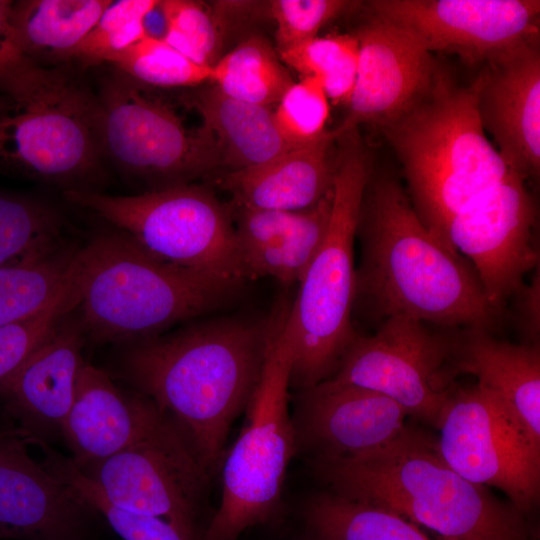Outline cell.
Instances as JSON below:
<instances>
[{
  "label": "cell",
  "mask_w": 540,
  "mask_h": 540,
  "mask_svg": "<svg viewBox=\"0 0 540 540\" xmlns=\"http://www.w3.org/2000/svg\"><path fill=\"white\" fill-rule=\"evenodd\" d=\"M268 330L269 316L197 321L130 343L122 355L123 377L181 427L210 477L259 383Z\"/></svg>",
  "instance_id": "6da1fadb"
},
{
  "label": "cell",
  "mask_w": 540,
  "mask_h": 540,
  "mask_svg": "<svg viewBox=\"0 0 540 540\" xmlns=\"http://www.w3.org/2000/svg\"><path fill=\"white\" fill-rule=\"evenodd\" d=\"M79 470L113 505L161 518L183 540H201L203 502L211 477L169 415L146 437Z\"/></svg>",
  "instance_id": "7c38bea8"
},
{
  "label": "cell",
  "mask_w": 540,
  "mask_h": 540,
  "mask_svg": "<svg viewBox=\"0 0 540 540\" xmlns=\"http://www.w3.org/2000/svg\"><path fill=\"white\" fill-rule=\"evenodd\" d=\"M211 82L235 99L266 107L277 104L294 83L277 51L258 35L217 60Z\"/></svg>",
  "instance_id": "f1b7e54d"
},
{
  "label": "cell",
  "mask_w": 540,
  "mask_h": 540,
  "mask_svg": "<svg viewBox=\"0 0 540 540\" xmlns=\"http://www.w3.org/2000/svg\"><path fill=\"white\" fill-rule=\"evenodd\" d=\"M78 247L0 267V327L41 312L72 283Z\"/></svg>",
  "instance_id": "83f0119b"
},
{
  "label": "cell",
  "mask_w": 540,
  "mask_h": 540,
  "mask_svg": "<svg viewBox=\"0 0 540 540\" xmlns=\"http://www.w3.org/2000/svg\"><path fill=\"white\" fill-rule=\"evenodd\" d=\"M157 0L112 1L95 26L80 41L70 59L83 63L108 62L111 57L147 35L145 20Z\"/></svg>",
  "instance_id": "836d02e7"
},
{
  "label": "cell",
  "mask_w": 540,
  "mask_h": 540,
  "mask_svg": "<svg viewBox=\"0 0 540 540\" xmlns=\"http://www.w3.org/2000/svg\"><path fill=\"white\" fill-rule=\"evenodd\" d=\"M0 428H1V426H0Z\"/></svg>",
  "instance_id": "60d3db41"
},
{
  "label": "cell",
  "mask_w": 540,
  "mask_h": 540,
  "mask_svg": "<svg viewBox=\"0 0 540 540\" xmlns=\"http://www.w3.org/2000/svg\"><path fill=\"white\" fill-rule=\"evenodd\" d=\"M524 180L512 171L455 213L444 232L446 246L472 262L496 314L539 263L535 205Z\"/></svg>",
  "instance_id": "5bb4252c"
},
{
  "label": "cell",
  "mask_w": 540,
  "mask_h": 540,
  "mask_svg": "<svg viewBox=\"0 0 540 540\" xmlns=\"http://www.w3.org/2000/svg\"><path fill=\"white\" fill-rule=\"evenodd\" d=\"M85 341L72 311L19 368L0 382V402L27 443L49 444L62 437L78 374L85 363Z\"/></svg>",
  "instance_id": "d6986e66"
},
{
  "label": "cell",
  "mask_w": 540,
  "mask_h": 540,
  "mask_svg": "<svg viewBox=\"0 0 540 540\" xmlns=\"http://www.w3.org/2000/svg\"><path fill=\"white\" fill-rule=\"evenodd\" d=\"M534 38L484 62L473 81L481 125L523 178L540 169V53Z\"/></svg>",
  "instance_id": "ac0fdd59"
},
{
  "label": "cell",
  "mask_w": 540,
  "mask_h": 540,
  "mask_svg": "<svg viewBox=\"0 0 540 540\" xmlns=\"http://www.w3.org/2000/svg\"><path fill=\"white\" fill-rule=\"evenodd\" d=\"M147 86L169 89L211 81V68L194 63L163 39L146 35L108 61Z\"/></svg>",
  "instance_id": "d6a6232c"
},
{
  "label": "cell",
  "mask_w": 540,
  "mask_h": 540,
  "mask_svg": "<svg viewBox=\"0 0 540 540\" xmlns=\"http://www.w3.org/2000/svg\"><path fill=\"white\" fill-rule=\"evenodd\" d=\"M38 446L45 454L42 466L92 506L123 540H183L167 521L113 505L69 457L61 455L48 444Z\"/></svg>",
  "instance_id": "1f68e13d"
},
{
  "label": "cell",
  "mask_w": 540,
  "mask_h": 540,
  "mask_svg": "<svg viewBox=\"0 0 540 540\" xmlns=\"http://www.w3.org/2000/svg\"><path fill=\"white\" fill-rule=\"evenodd\" d=\"M11 423L0 428V540H93L101 515L36 463Z\"/></svg>",
  "instance_id": "e0dca14e"
},
{
  "label": "cell",
  "mask_w": 540,
  "mask_h": 540,
  "mask_svg": "<svg viewBox=\"0 0 540 540\" xmlns=\"http://www.w3.org/2000/svg\"><path fill=\"white\" fill-rule=\"evenodd\" d=\"M435 427L437 449L456 473L499 488L525 516L536 507L540 446L488 389L478 383L454 387Z\"/></svg>",
  "instance_id": "8fae6325"
},
{
  "label": "cell",
  "mask_w": 540,
  "mask_h": 540,
  "mask_svg": "<svg viewBox=\"0 0 540 540\" xmlns=\"http://www.w3.org/2000/svg\"><path fill=\"white\" fill-rule=\"evenodd\" d=\"M313 466L330 492L386 508L440 539L534 540L521 511L456 473L423 432L406 427L377 450L316 456Z\"/></svg>",
  "instance_id": "3957f363"
},
{
  "label": "cell",
  "mask_w": 540,
  "mask_h": 540,
  "mask_svg": "<svg viewBox=\"0 0 540 540\" xmlns=\"http://www.w3.org/2000/svg\"><path fill=\"white\" fill-rule=\"evenodd\" d=\"M102 155L97 94L68 63L0 87V173L85 190Z\"/></svg>",
  "instance_id": "8992f818"
},
{
  "label": "cell",
  "mask_w": 540,
  "mask_h": 540,
  "mask_svg": "<svg viewBox=\"0 0 540 540\" xmlns=\"http://www.w3.org/2000/svg\"><path fill=\"white\" fill-rule=\"evenodd\" d=\"M518 326L527 344H539L540 276L539 267L529 284H522L514 293Z\"/></svg>",
  "instance_id": "ab89813d"
},
{
  "label": "cell",
  "mask_w": 540,
  "mask_h": 540,
  "mask_svg": "<svg viewBox=\"0 0 540 540\" xmlns=\"http://www.w3.org/2000/svg\"><path fill=\"white\" fill-rule=\"evenodd\" d=\"M111 0L12 1V24L24 56L44 62L70 61L71 53L90 32Z\"/></svg>",
  "instance_id": "484cf974"
},
{
  "label": "cell",
  "mask_w": 540,
  "mask_h": 540,
  "mask_svg": "<svg viewBox=\"0 0 540 540\" xmlns=\"http://www.w3.org/2000/svg\"><path fill=\"white\" fill-rule=\"evenodd\" d=\"M356 237L361 261L354 306L361 303L380 320L491 328L496 313L473 267L424 225L394 177L371 175Z\"/></svg>",
  "instance_id": "7a4b0ae2"
},
{
  "label": "cell",
  "mask_w": 540,
  "mask_h": 540,
  "mask_svg": "<svg viewBox=\"0 0 540 540\" xmlns=\"http://www.w3.org/2000/svg\"><path fill=\"white\" fill-rule=\"evenodd\" d=\"M350 140L335 161L325 237L299 281L287 315L292 354L290 386L300 389L332 377L357 333L352 325L354 242L363 194L372 172L364 148L358 140Z\"/></svg>",
  "instance_id": "52a82bcc"
},
{
  "label": "cell",
  "mask_w": 540,
  "mask_h": 540,
  "mask_svg": "<svg viewBox=\"0 0 540 540\" xmlns=\"http://www.w3.org/2000/svg\"><path fill=\"white\" fill-rule=\"evenodd\" d=\"M345 0H274L270 13L276 23L278 54L294 49L317 37L329 21L356 6Z\"/></svg>",
  "instance_id": "74e56055"
},
{
  "label": "cell",
  "mask_w": 540,
  "mask_h": 540,
  "mask_svg": "<svg viewBox=\"0 0 540 540\" xmlns=\"http://www.w3.org/2000/svg\"><path fill=\"white\" fill-rule=\"evenodd\" d=\"M407 415L382 393L327 379L302 389L294 425L298 444L316 456L346 457L390 443L406 428Z\"/></svg>",
  "instance_id": "ffe728a7"
},
{
  "label": "cell",
  "mask_w": 540,
  "mask_h": 540,
  "mask_svg": "<svg viewBox=\"0 0 540 540\" xmlns=\"http://www.w3.org/2000/svg\"><path fill=\"white\" fill-rule=\"evenodd\" d=\"M188 99L213 136L227 172L261 166L290 150L270 107L235 99L214 84Z\"/></svg>",
  "instance_id": "d4e9b609"
},
{
  "label": "cell",
  "mask_w": 540,
  "mask_h": 540,
  "mask_svg": "<svg viewBox=\"0 0 540 540\" xmlns=\"http://www.w3.org/2000/svg\"><path fill=\"white\" fill-rule=\"evenodd\" d=\"M372 16L416 35L432 51L475 65L539 38L538 0H373Z\"/></svg>",
  "instance_id": "9a60e30c"
},
{
  "label": "cell",
  "mask_w": 540,
  "mask_h": 540,
  "mask_svg": "<svg viewBox=\"0 0 540 540\" xmlns=\"http://www.w3.org/2000/svg\"><path fill=\"white\" fill-rule=\"evenodd\" d=\"M329 100L319 81L302 78L284 93L274 117L280 134L290 149L319 140L327 131Z\"/></svg>",
  "instance_id": "d590c367"
},
{
  "label": "cell",
  "mask_w": 540,
  "mask_h": 540,
  "mask_svg": "<svg viewBox=\"0 0 540 540\" xmlns=\"http://www.w3.org/2000/svg\"><path fill=\"white\" fill-rule=\"evenodd\" d=\"M167 417L144 394L119 388L104 370L84 363L62 437L69 458L82 469L146 437Z\"/></svg>",
  "instance_id": "44dd1931"
},
{
  "label": "cell",
  "mask_w": 540,
  "mask_h": 540,
  "mask_svg": "<svg viewBox=\"0 0 540 540\" xmlns=\"http://www.w3.org/2000/svg\"><path fill=\"white\" fill-rule=\"evenodd\" d=\"M76 273L72 283L41 312L0 327V382L10 376L77 306Z\"/></svg>",
  "instance_id": "8d00e7d4"
},
{
  "label": "cell",
  "mask_w": 540,
  "mask_h": 540,
  "mask_svg": "<svg viewBox=\"0 0 540 540\" xmlns=\"http://www.w3.org/2000/svg\"><path fill=\"white\" fill-rule=\"evenodd\" d=\"M76 265L74 314L86 339L100 344L160 335L221 306L241 285L165 264L116 229L79 247Z\"/></svg>",
  "instance_id": "277c9868"
},
{
  "label": "cell",
  "mask_w": 540,
  "mask_h": 540,
  "mask_svg": "<svg viewBox=\"0 0 540 540\" xmlns=\"http://www.w3.org/2000/svg\"><path fill=\"white\" fill-rule=\"evenodd\" d=\"M157 90L116 70L97 95L102 154L152 190L192 183L220 167L211 133L189 126Z\"/></svg>",
  "instance_id": "30bf717a"
},
{
  "label": "cell",
  "mask_w": 540,
  "mask_h": 540,
  "mask_svg": "<svg viewBox=\"0 0 540 540\" xmlns=\"http://www.w3.org/2000/svg\"><path fill=\"white\" fill-rule=\"evenodd\" d=\"M381 130L415 212L444 245L450 218L513 171L485 135L474 86H458L441 71L418 103Z\"/></svg>",
  "instance_id": "5b68a950"
},
{
  "label": "cell",
  "mask_w": 540,
  "mask_h": 540,
  "mask_svg": "<svg viewBox=\"0 0 540 540\" xmlns=\"http://www.w3.org/2000/svg\"><path fill=\"white\" fill-rule=\"evenodd\" d=\"M331 131L319 140L290 149L258 167L226 172L221 178L234 204L296 211L317 204L333 187L335 161Z\"/></svg>",
  "instance_id": "cb8c5ba5"
},
{
  "label": "cell",
  "mask_w": 540,
  "mask_h": 540,
  "mask_svg": "<svg viewBox=\"0 0 540 540\" xmlns=\"http://www.w3.org/2000/svg\"><path fill=\"white\" fill-rule=\"evenodd\" d=\"M488 331L468 328L457 337L455 374L474 375L540 446V346L501 341Z\"/></svg>",
  "instance_id": "603a6c76"
},
{
  "label": "cell",
  "mask_w": 540,
  "mask_h": 540,
  "mask_svg": "<svg viewBox=\"0 0 540 540\" xmlns=\"http://www.w3.org/2000/svg\"><path fill=\"white\" fill-rule=\"evenodd\" d=\"M67 245L63 220L50 205L0 191V267L43 256Z\"/></svg>",
  "instance_id": "f546056e"
},
{
  "label": "cell",
  "mask_w": 540,
  "mask_h": 540,
  "mask_svg": "<svg viewBox=\"0 0 540 540\" xmlns=\"http://www.w3.org/2000/svg\"><path fill=\"white\" fill-rule=\"evenodd\" d=\"M304 520L310 540H443L393 511L330 491L308 501Z\"/></svg>",
  "instance_id": "4316f807"
},
{
  "label": "cell",
  "mask_w": 540,
  "mask_h": 540,
  "mask_svg": "<svg viewBox=\"0 0 540 540\" xmlns=\"http://www.w3.org/2000/svg\"><path fill=\"white\" fill-rule=\"evenodd\" d=\"M11 8L12 1L0 0V87L33 63L20 48L12 24Z\"/></svg>",
  "instance_id": "f35d334b"
},
{
  "label": "cell",
  "mask_w": 540,
  "mask_h": 540,
  "mask_svg": "<svg viewBox=\"0 0 540 540\" xmlns=\"http://www.w3.org/2000/svg\"><path fill=\"white\" fill-rule=\"evenodd\" d=\"M278 55L303 78L317 79L332 102L348 105L358 68L359 45L355 35L317 36Z\"/></svg>",
  "instance_id": "4dcf8cb0"
},
{
  "label": "cell",
  "mask_w": 540,
  "mask_h": 540,
  "mask_svg": "<svg viewBox=\"0 0 540 540\" xmlns=\"http://www.w3.org/2000/svg\"><path fill=\"white\" fill-rule=\"evenodd\" d=\"M332 189L315 205L296 211L234 204L235 233L248 279L271 277L299 282L328 228Z\"/></svg>",
  "instance_id": "7402d4cb"
},
{
  "label": "cell",
  "mask_w": 540,
  "mask_h": 540,
  "mask_svg": "<svg viewBox=\"0 0 540 540\" xmlns=\"http://www.w3.org/2000/svg\"><path fill=\"white\" fill-rule=\"evenodd\" d=\"M456 339L390 317L373 335L355 334L329 379L382 393L435 426L454 388Z\"/></svg>",
  "instance_id": "4fadbf2b"
},
{
  "label": "cell",
  "mask_w": 540,
  "mask_h": 540,
  "mask_svg": "<svg viewBox=\"0 0 540 540\" xmlns=\"http://www.w3.org/2000/svg\"><path fill=\"white\" fill-rule=\"evenodd\" d=\"M359 55L348 113L332 134L335 139L360 124L380 129L418 103L433 86L440 69L412 32L372 16L354 34Z\"/></svg>",
  "instance_id": "2e32d148"
},
{
  "label": "cell",
  "mask_w": 540,
  "mask_h": 540,
  "mask_svg": "<svg viewBox=\"0 0 540 540\" xmlns=\"http://www.w3.org/2000/svg\"><path fill=\"white\" fill-rule=\"evenodd\" d=\"M290 304L287 298L279 300L269 315L262 374L241 432L223 458L221 501L201 540H237L279 511L287 468L298 447L289 412L292 354L286 322Z\"/></svg>",
  "instance_id": "ba28073f"
},
{
  "label": "cell",
  "mask_w": 540,
  "mask_h": 540,
  "mask_svg": "<svg viewBox=\"0 0 540 540\" xmlns=\"http://www.w3.org/2000/svg\"><path fill=\"white\" fill-rule=\"evenodd\" d=\"M63 195L165 264L239 284L248 280L232 207L203 186L181 184L129 196L96 190H66Z\"/></svg>",
  "instance_id": "9c48e42d"
},
{
  "label": "cell",
  "mask_w": 540,
  "mask_h": 540,
  "mask_svg": "<svg viewBox=\"0 0 540 540\" xmlns=\"http://www.w3.org/2000/svg\"><path fill=\"white\" fill-rule=\"evenodd\" d=\"M158 7L164 21L162 39L194 63L212 68L219 33L205 6L192 0H164Z\"/></svg>",
  "instance_id": "e575fe53"
}]
</instances>
